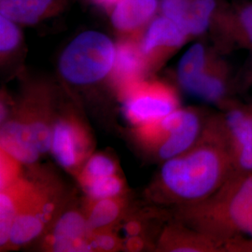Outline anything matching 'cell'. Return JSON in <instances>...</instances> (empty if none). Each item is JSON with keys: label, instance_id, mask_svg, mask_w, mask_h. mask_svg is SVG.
<instances>
[{"label": "cell", "instance_id": "20", "mask_svg": "<svg viewBox=\"0 0 252 252\" xmlns=\"http://www.w3.org/2000/svg\"><path fill=\"white\" fill-rule=\"evenodd\" d=\"M119 173L116 160L105 153H94L76 177L80 187L93 180H98Z\"/></svg>", "mask_w": 252, "mask_h": 252}, {"label": "cell", "instance_id": "8", "mask_svg": "<svg viewBox=\"0 0 252 252\" xmlns=\"http://www.w3.org/2000/svg\"><path fill=\"white\" fill-rule=\"evenodd\" d=\"M124 117L132 126L153 123L180 108L176 89L160 81H136L119 93Z\"/></svg>", "mask_w": 252, "mask_h": 252}, {"label": "cell", "instance_id": "17", "mask_svg": "<svg viewBox=\"0 0 252 252\" xmlns=\"http://www.w3.org/2000/svg\"><path fill=\"white\" fill-rule=\"evenodd\" d=\"M157 8V0H119L112 9V25L128 35L126 37H135L133 35L152 20Z\"/></svg>", "mask_w": 252, "mask_h": 252}, {"label": "cell", "instance_id": "11", "mask_svg": "<svg viewBox=\"0 0 252 252\" xmlns=\"http://www.w3.org/2000/svg\"><path fill=\"white\" fill-rule=\"evenodd\" d=\"M210 28L221 48H242L252 45V2L235 7L221 6Z\"/></svg>", "mask_w": 252, "mask_h": 252}, {"label": "cell", "instance_id": "21", "mask_svg": "<svg viewBox=\"0 0 252 252\" xmlns=\"http://www.w3.org/2000/svg\"><path fill=\"white\" fill-rule=\"evenodd\" d=\"M81 189L84 195L91 199L108 198L130 193L126 180L120 173L93 180Z\"/></svg>", "mask_w": 252, "mask_h": 252}, {"label": "cell", "instance_id": "4", "mask_svg": "<svg viewBox=\"0 0 252 252\" xmlns=\"http://www.w3.org/2000/svg\"><path fill=\"white\" fill-rule=\"evenodd\" d=\"M34 173V188L12 225L9 241L3 251L19 250L36 241L73 194L54 172L41 168L36 163Z\"/></svg>", "mask_w": 252, "mask_h": 252}, {"label": "cell", "instance_id": "10", "mask_svg": "<svg viewBox=\"0 0 252 252\" xmlns=\"http://www.w3.org/2000/svg\"><path fill=\"white\" fill-rule=\"evenodd\" d=\"M189 38L180 25L171 19L163 15L154 19L139 41L148 71L160 67Z\"/></svg>", "mask_w": 252, "mask_h": 252}, {"label": "cell", "instance_id": "3", "mask_svg": "<svg viewBox=\"0 0 252 252\" xmlns=\"http://www.w3.org/2000/svg\"><path fill=\"white\" fill-rule=\"evenodd\" d=\"M58 99L49 83H26L1 123L0 150L25 166L37 163L42 155L50 153Z\"/></svg>", "mask_w": 252, "mask_h": 252}, {"label": "cell", "instance_id": "27", "mask_svg": "<svg viewBox=\"0 0 252 252\" xmlns=\"http://www.w3.org/2000/svg\"><path fill=\"white\" fill-rule=\"evenodd\" d=\"M249 80L252 82V67H251V71L249 73Z\"/></svg>", "mask_w": 252, "mask_h": 252}, {"label": "cell", "instance_id": "18", "mask_svg": "<svg viewBox=\"0 0 252 252\" xmlns=\"http://www.w3.org/2000/svg\"><path fill=\"white\" fill-rule=\"evenodd\" d=\"M58 0H6L0 4V15L20 25H35L48 16Z\"/></svg>", "mask_w": 252, "mask_h": 252}, {"label": "cell", "instance_id": "23", "mask_svg": "<svg viewBox=\"0 0 252 252\" xmlns=\"http://www.w3.org/2000/svg\"><path fill=\"white\" fill-rule=\"evenodd\" d=\"M91 243L93 252H115L125 251L124 242L114 229L94 232Z\"/></svg>", "mask_w": 252, "mask_h": 252}, {"label": "cell", "instance_id": "12", "mask_svg": "<svg viewBox=\"0 0 252 252\" xmlns=\"http://www.w3.org/2000/svg\"><path fill=\"white\" fill-rule=\"evenodd\" d=\"M154 252H223V249L210 236L174 219L162 227Z\"/></svg>", "mask_w": 252, "mask_h": 252}, {"label": "cell", "instance_id": "13", "mask_svg": "<svg viewBox=\"0 0 252 252\" xmlns=\"http://www.w3.org/2000/svg\"><path fill=\"white\" fill-rule=\"evenodd\" d=\"M35 185L34 165L0 189V249L8 243L12 225Z\"/></svg>", "mask_w": 252, "mask_h": 252}, {"label": "cell", "instance_id": "5", "mask_svg": "<svg viewBox=\"0 0 252 252\" xmlns=\"http://www.w3.org/2000/svg\"><path fill=\"white\" fill-rule=\"evenodd\" d=\"M206 123L198 109L180 107L153 123L132 126L129 136L145 159L162 162L194 144Z\"/></svg>", "mask_w": 252, "mask_h": 252}, {"label": "cell", "instance_id": "14", "mask_svg": "<svg viewBox=\"0 0 252 252\" xmlns=\"http://www.w3.org/2000/svg\"><path fill=\"white\" fill-rule=\"evenodd\" d=\"M140 37H125L116 44V57L110 76L118 94L129 85L144 79L148 71L139 46Z\"/></svg>", "mask_w": 252, "mask_h": 252}, {"label": "cell", "instance_id": "19", "mask_svg": "<svg viewBox=\"0 0 252 252\" xmlns=\"http://www.w3.org/2000/svg\"><path fill=\"white\" fill-rule=\"evenodd\" d=\"M221 6L219 0H189L181 28L189 37L204 34L212 26Z\"/></svg>", "mask_w": 252, "mask_h": 252}, {"label": "cell", "instance_id": "16", "mask_svg": "<svg viewBox=\"0 0 252 252\" xmlns=\"http://www.w3.org/2000/svg\"><path fill=\"white\" fill-rule=\"evenodd\" d=\"M229 82V64L214 54L198 78L185 92L207 102L224 104L227 102Z\"/></svg>", "mask_w": 252, "mask_h": 252}, {"label": "cell", "instance_id": "6", "mask_svg": "<svg viewBox=\"0 0 252 252\" xmlns=\"http://www.w3.org/2000/svg\"><path fill=\"white\" fill-rule=\"evenodd\" d=\"M116 57V45L98 31H84L63 49L58 70L65 84L74 88H92L110 79Z\"/></svg>", "mask_w": 252, "mask_h": 252}, {"label": "cell", "instance_id": "2", "mask_svg": "<svg viewBox=\"0 0 252 252\" xmlns=\"http://www.w3.org/2000/svg\"><path fill=\"white\" fill-rule=\"evenodd\" d=\"M172 210L176 220L216 240L223 252H252V173L233 174L210 197Z\"/></svg>", "mask_w": 252, "mask_h": 252}, {"label": "cell", "instance_id": "9", "mask_svg": "<svg viewBox=\"0 0 252 252\" xmlns=\"http://www.w3.org/2000/svg\"><path fill=\"white\" fill-rule=\"evenodd\" d=\"M92 235L82 197L73 192L45 233L34 243L40 252H93Z\"/></svg>", "mask_w": 252, "mask_h": 252}, {"label": "cell", "instance_id": "26", "mask_svg": "<svg viewBox=\"0 0 252 252\" xmlns=\"http://www.w3.org/2000/svg\"><path fill=\"white\" fill-rule=\"evenodd\" d=\"M95 4L99 5L102 8L113 9L114 6L119 2V0H93Z\"/></svg>", "mask_w": 252, "mask_h": 252}, {"label": "cell", "instance_id": "15", "mask_svg": "<svg viewBox=\"0 0 252 252\" xmlns=\"http://www.w3.org/2000/svg\"><path fill=\"white\" fill-rule=\"evenodd\" d=\"M82 204L93 233L114 229L135 208L130 193L102 199L83 195Z\"/></svg>", "mask_w": 252, "mask_h": 252}, {"label": "cell", "instance_id": "25", "mask_svg": "<svg viewBox=\"0 0 252 252\" xmlns=\"http://www.w3.org/2000/svg\"><path fill=\"white\" fill-rule=\"evenodd\" d=\"M189 0H161L162 15L171 19L181 27Z\"/></svg>", "mask_w": 252, "mask_h": 252}, {"label": "cell", "instance_id": "7", "mask_svg": "<svg viewBox=\"0 0 252 252\" xmlns=\"http://www.w3.org/2000/svg\"><path fill=\"white\" fill-rule=\"evenodd\" d=\"M94 138L79 107L58 101L54 118L50 153L56 162L76 177L94 153Z\"/></svg>", "mask_w": 252, "mask_h": 252}, {"label": "cell", "instance_id": "24", "mask_svg": "<svg viewBox=\"0 0 252 252\" xmlns=\"http://www.w3.org/2000/svg\"><path fill=\"white\" fill-rule=\"evenodd\" d=\"M233 174L252 173V141L230 150Z\"/></svg>", "mask_w": 252, "mask_h": 252}, {"label": "cell", "instance_id": "1", "mask_svg": "<svg viewBox=\"0 0 252 252\" xmlns=\"http://www.w3.org/2000/svg\"><path fill=\"white\" fill-rule=\"evenodd\" d=\"M233 175L229 143L220 115L207 119L198 140L162 162L145 189L153 206H191L213 195Z\"/></svg>", "mask_w": 252, "mask_h": 252}, {"label": "cell", "instance_id": "22", "mask_svg": "<svg viewBox=\"0 0 252 252\" xmlns=\"http://www.w3.org/2000/svg\"><path fill=\"white\" fill-rule=\"evenodd\" d=\"M23 43L22 32L18 24L0 15V54L1 63H6L17 54Z\"/></svg>", "mask_w": 252, "mask_h": 252}, {"label": "cell", "instance_id": "28", "mask_svg": "<svg viewBox=\"0 0 252 252\" xmlns=\"http://www.w3.org/2000/svg\"><path fill=\"white\" fill-rule=\"evenodd\" d=\"M4 1H6V0H0V2L2 3V2H4Z\"/></svg>", "mask_w": 252, "mask_h": 252}]
</instances>
